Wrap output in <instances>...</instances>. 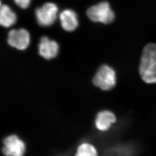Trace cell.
<instances>
[{"instance_id": "5b68a950", "label": "cell", "mask_w": 156, "mask_h": 156, "mask_svg": "<svg viewBox=\"0 0 156 156\" xmlns=\"http://www.w3.org/2000/svg\"><path fill=\"white\" fill-rule=\"evenodd\" d=\"M31 41L30 32L24 28L8 29L7 42L11 47L19 51L27 49Z\"/></svg>"}, {"instance_id": "8fae6325", "label": "cell", "mask_w": 156, "mask_h": 156, "mask_svg": "<svg viewBox=\"0 0 156 156\" xmlns=\"http://www.w3.org/2000/svg\"><path fill=\"white\" fill-rule=\"evenodd\" d=\"M98 155L97 149L93 144L88 143H83L77 147L76 156H96Z\"/></svg>"}, {"instance_id": "9c48e42d", "label": "cell", "mask_w": 156, "mask_h": 156, "mask_svg": "<svg viewBox=\"0 0 156 156\" xmlns=\"http://www.w3.org/2000/svg\"><path fill=\"white\" fill-rule=\"evenodd\" d=\"M116 120V116L113 112L109 110L101 111L96 115L94 125L99 131H107Z\"/></svg>"}, {"instance_id": "30bf717a", "label": "cell", "mask_w": 156, "mask_h": 156, "mask_svg": "<svg viewBox=\"0 0 156 156\" xmlns=\"http://www.w3.org/2000/svg\"><path fill=\"white\" fill-rule=\"evenodd\" d=\"M17 15L7 4H0V25L5 28H12L16 23Z\"/></svg>"}, {"instance_id": "52a82bcc", "label": "cell", "mask_w": 156, "mask_h": 156, "mask_svg": "<svg viewBox=\"0 0 156 156\" xmlns=\"http://www.w3.org/2000/svg\"><path fill=\"white\" fill-rule=\"evenodd\" d=\"M60 46L57 41L50 37L43 35L37 44L38 54L47 61L52 60L59 54Z\"/></svg>"}, {"instance_id": "7a4b0ae2", "label": "cell", "mask_w": 156, "mask_h": 156, "mask_svg": "<svg viewBox=\"0 0 156 156\" xmlns=\"http://www.w3.org/2000/svg\"><path fill=\"white\" fill-rule=\"evenodd\" d=\"M86 14L92 22L105 25L112 23L116 19L115 11L107 1H102L90 6Z\"/></svg>"}, {"instance_id": "3957f363", "label": "cell", "mask_w": 156, "mask_h": 156, "mask_svg": "<svg viewBox=\"0 0 156 156\" xmlns=\"http://www.w3.org/2000/svg\"><path fill=\"white\" fill-rule=\"evenodd\" d=\"M116 74L113 68L107 64H103L98 68L92 82L95 87L104 91H108L116 86Z\"/></svg>"}, {"instance_id": "8992f818", "label": "cell", "mask_w": 156, "mask_h": 156, "mask_svg": "<svg viewBox=\"0 0 156 156\" xmlns=\"http://www.w3.org/2000/svg\"><path fill=\"white\" fill-rule=\"evenodd\" d=\"M2 153L6 156H23L26 152L24 142L16 134H11L2 140Z\"/></svg>"}, {"instance_id": "277c9868", "label": "cell", "mask_w": 156, "mask_h": 156, "mask_svg": "<svg viewBox=\"0 0 156 156\" xmlns=\"http://www.w3.org/2000/svg\"><path fill=\"white\" fill-rule=\"evenodd\" d=\"M58 6L55 3L48 2L35 9V18L38 25L42 27H49L53 25L58 19Z\"/></svg>"}, {"instance_id": "7c38bea8", "label": "cell", "mask_w": 156, "mask_h": 156, "mask_svg": "<svg viewBox=\"0 0 156 156\" xmlns=\"http://www.w3.org/2000/svg\"><path fill=\"white\" fill-rule=\"evenodd\" d=\"M14 3L21 9H27L31 4V0H13Z\"/></svg>"}, {"instance_id": "ba28073f", "label": "cell", "mask_w": 156, "mask_h": 156, "mask_svg": "<svg viewBox=\"0 0 156 156\" xmlns=\"http://www.w3.org/2000/svg\"><path fill=\"white\" fill-rule=\"evenodd\" d=\"M58 20L61 27L67 32L73 31L79 25L77 14L70 8H65L59 12Z\"/></svg>"}, {"instance_id": "6da1fadb", "label": "cell", "mask_w": 156, "mask_h": 156, "mask_svg": "<svg viewBox=\"0 0 156 156\" xmlns=\"http://www.w3.org/2000/svg\"><path fill=\"white\" fill-rule=\"evenodd\" d=\"M139 72L145 83H156V44L150 43L144 48L141 55Z\"/></svg>"}]
</instances>
